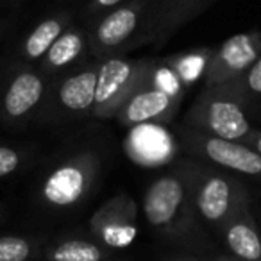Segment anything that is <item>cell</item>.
Returning <instances> with one entry per match:
<instances>
[{"label": "cell", "mask_w": 261, "mask_h": 261, "mask_svg": "<svg viewBox=\"0 0 261 261\" xmlns=\"http://www.w3.org/2000/svg\"><path fill=\"white\" fill-rule=\"evenodd\" d=\"M150 6L152 0H129L90 23V50L93 59L104 61L147 43Z\"/></svg>", "instance_id": "6"}, {"label": "cell", "mask_w": 261, "mask_h": 261, "mask_svg": "<svg viewBox=\"0 0 261 261\" xmlns=\"http://www.w3.org/2000/svg\"><path fill=\"white\" fill-rule=\"evenodd\" d=\"M73 15L70 11H59L50 15L48 18L41 20L23 40L20 56L22 63L33 65V63H41L48 48L58 41V38L72 25Z\"/></svg>", "instance_id": "16"}, {"label": "cell", "mask_w": 261, "mask_h": 261, "mask_svg": "<svg viewBox=\"0 0 261 261\" xmlns=\"http://www.w3.org/2000/svg\"><path fill=\"white\" fill-rule=\"evenodd\" d=\"M113 261H115V259H113Z\"/></svg>", "instance_id": "28"}, {"label": "cell", "mask_w": 261, "mask_h": 261, "mask_svg": "<svg viewBox=\"0 0 261 261\" xmlns=\"http://www.w3.org/2000/svg\"><path fill=\"white\" fill-rule=\"evenodd\" d=\"M102 175V154L97 149H77L58 161L38 188L40 202L56 211L79 206L90 197Z\"/></svg>", "instance_id": "3"}, {"label": "cell", "mask_w": 261, "mask_h": 261, "mask_svg": "<svg viewBox=\"0 0 261 261\" xmlns=\"http://www.w3.org/2000/svg\"><path fill=\"white\" fill-rule=\"evenodd\" d=\"M154 59L113 56L100 61L95 93L93 118L111 120L136 90L149 79Z\"/></svg>", "instance_id": "8"}, {"label": "cell", "mask_w": 261, "mask_h": 261, "mask_svg": "<svg viewBox=\"0 0 261 261\" xmlns=\"http://www.w3.org/2000/svg\"><path fill=\"white\" fill-rule=\"evenodd\" d=\"M218 232L231 256L242 261H261V232L252 213L250 195L242 200Z\"/></svg>", "instance_id": "14"}, {"label": "cell", "mask_w": 261, "mask_h": 261, "mask_svg": "<svg viewBox=\"0 0 261 261\" xmlns=\"http://www.w3.org/2000/svg\"><path fill=\"white\" fill-rule=\"evenodd\" d=\"M50 77L40 66L20 63L0 88V122L8 127L36 120L47 97Z\"/></svg>", "instance_id": "9"}, {"label": "cell", "mask_w": 261, "mask_h": 261, "mask_svg": "<svg viewBox=\"0 0 261 261\" xmlns=\"http://www.w3.org/2000/svg\"><path fill=\"white\" fill-rule=\"evenodd\" d=\"M25 163V152L13 145L0 143V179L13 175Z\"/></svg>", "instance_id": "21"}, {"label": "cell", "mask_w": 261, "mask_h": 261, "mask_svg": "<svg viewBox=\"0 0 261 261\" xmlns=\"http://www.w3.org/2000/svg\"><path fill=\"white\" fill-rule=\"evenodd\" d=\"M43 242L38 236H0V261H31Z\"/></svg>", "instance_id": "19"}, {"label": "cell", "mask_w": 261, "mask_h": 261, "mask_svg": "<svg viewBox=\"0 0 261 261\" xmlns=\"http://www.w3.org/2000/svg\"><path fill=\"white\" fill-rule=\"evenodd\" d=\"M188 88L165 61L154 59L149 79L133 93L115 116L122 125L136 127L145 123H168L175 118Z\"/></svg>", "instance_id": "4"}, {"label": "cell", "mask_w": 261, "mask_h": 261, "mask_svg": "<svg viewBox=\"0 0 261 261\" xmlns=\"http://www.w3.org/2000/svg\"><path fill=\"white\" fill-rule=\"evenodd\" d=\"M243 143H247L249 147H252L256 152L261 154V129H254L252 135L249 136V138L245 140Z\"/></svg>", "instance_id": "23"}, {"label": "cell", "mask_w": 261, "mask_h": 261, "mask_svg": "<svg viewBox=\"0 0 261 261\" xmlns=\"http://www.w3.org/2000/svg\"><path fill=\"white\" fill-rule=\"evenodd\" d=\"M181 145L193 160L215 165L232 174H242L261 185V154L243 142L215 138L182 127Z\"/></svg>", "instance_id": "10"}, {"label": "cell", "mask_w": 261, "mask_h": 261, "mask_svg": "<svg viewBox=\"0 0 261 261\" xmlns=\"http://www.w3.org/2000/svg\"><path fill=\"white\" fill-rule=\"evenodd\" d=\"M249 195L247 186L231 172L195 160L193 199L199 218L204 224L220 231Z\"/></svg>", "instance_id": "7"}, {"label": "cell", "mask_w": 261, "mask_h": 261, "mask_svg": "<svg viewBox=\"0 0 261 261\" xmlns=\"http://www.w3.org/2000/svg\"><path fill=\"white\" fill-rule=\"evenodd\" d=\"M195 160H181L150 181L143 195V215L165 242L185 249H204L202 231L193 199Z\"/></svg>", "instance_id": "1"}, {"label": "cell", "mask_w": 261, "mask_h": 261, "mask_svg": "<svg viewBox=\"0 0 261 261\" xmlns=\"http://www.w3.org/2000/svg\"><path fill=\"white\" fill-rule=\"evenodd\" d=\"M125 2H129V0H86V6L83 9V16L90 23H93L95 20H98L106 13L113 11V9L120 8Z\"/></svg>", "instance_id": "22"}, {"label": "cell", "mask_w": 261, "mask_h": 261, "mask_svg": "<svg viewBox=\"0 0 261 261\" xmlns=\"http://www.w3.org/2000/svg\"><path fill=\"white\" fill-rule=\"evenodd\" d=\"M213 52L215 48L211 47H200L188 52L170 56V58H165V61L177 73V77L182 81V84L190 90L193 84L199 83L200 79H204L207 66H210V61L213 58Z\"/></svg>", "instance_id": "18"}, {"label": "cell", "mask_w": 261, "mask_h": 261, "mask_svg": "<svg viewBox=\"0 0 261 261\" xmlns=\"http://www.w3.org/2000/svg\"><path fill=\"white\" fill-rule=\"evenodd\" d=\"M6 2H9V4H18V2H22V0H6Z\"/></svg>", "instance_id": "27"}, {"label": "cell", "mask_w": 261, "mask_h": 261, "mask_svg": "<svg viewBox=\"0 0 261 261\" xmlns=\"http://www.w3.org/2000/svg\"><path fill=\"white\" fill-rule=\"evenodd\" d=\"M90 50V27L70 25L41 59L40 68L48 77H56L81 66Z\"/></svg>", "instance_id": "15"}, {"label": "cell", "mask_w": 261, "mask_h": 261, "mask_svg": "<svg viewBox=\"0 0 261 261\" xmlns=\"http://www.w3.org/2000/svg\"><path fill=\"white\" fill-rule=\"evenodd\" d=\"M249 113L232 83L204 86L186 113V127L215 138L245 142L254 130Z\"/></svg>", "instance_id": "2"}, {"label": "cell", "mask_w": 261, "mask_h": 261, "mask_svg": "<svg viewBox=\"0 0 261 261\" xmlns=\"http://www.w3.org/2000/svg\"><path fill=\"white\" fill-rule=\"evenodd\" d=\"M4 220H6V207L0 204V224H4Z\"/></svg>", "instance_id": "26"}, {"label": "cell", "mask_w": 261, "mask_h": 261, "mask_svg": "<svg viewBox=\"0 0 261 261\" xmlns=\"http://www.w3.org/2000/svg\"><path fill=\"white\" fill-rule=\"evenodd\" d=\"M213 261H242V259H238V257L231 256V254H225V256H218V257H215Z\"/></svg>", "instance_id": "25"}, {"label": "cell", "mask_w": 261, "mask_h": 261, "mask_svg": "<svg viewBox=\"0 0 261 261\" xmlns=\"http://www.w3.org/2000/svg\"><path fill=\"white\" fill-rule=\"evenodd\" d=\"M163 261H200V259L185 252H172V254H168V256H165Z\"/></svg>", "instance_id": "24"}, {"label": "cell", "mask_w": 261, "mask_h": 261, "mask_svg": "<svg viewBox=\"0 0 261 261\" xmlns=\"http://www.w3.org/2000/svg\"><path fill=\"white\" fill-rule=\"evenodd\" d=\"M138 204L129 193L108 199L90 218V232L93 240L108 249H123L133 243L136 236Z\"/></svg>", "instance_id": "11"}, {"label": "cell", "mask_w": 261, "mask_h": 261, "mask_svg": "<svg viewBox=\"0 0 261 261\" xmlns=\"http://www.w3.org/2000/svg\"><path fill=\"white\" fill-rule=\"evenodd\" d=\"M213 2L215 0H152L147 22V43L158 48L163 47Z\"/></svg>", "instance_id": "13"}, {"label": "cell", "mask_w": 261, "mask_h": 261, "mask_svg": "<svg viewBox=\"0 0 261 261\" xmlns=\"http://www.w3.org/2000/svg\"><path fill=\"white\" fill-rule=\"evenodd\" d=\"M232 84L247 102L249 111L256 104H261V56L238 81H232Z\"/></svg>", "instance_id": "20"}, {"label": "cell", "mask_w": 261, "mask_h": 261, "mask_svg": "<svg viewBox=\"0 0 261 261\" xmlns=\"http://www.w3.org/2000/svg\"><path fill=\"white\" fill-rule=\"evenodd\" d=\"M98 66L100 61L88 63L50 77L47 97L34 122L65 125L93 116Z\"/></svg>", "instance_id": "5"}, {"label": "cell", "mask_w": 261, "mask_h": 261, "mask_svg": "<svg viewBox=\"0 0 261 261\" xmlns=\"http://www.w3.org/2000/svg\"><path fill=\"white\" fill-rule=\"evenodd\" d=\"M113 250L88 238H65L45 250L47 261H113Z\"/></svg>", "instance_id": "17"}, {"label": "cell", "mask_w": 261, "mask_h": 261, "mask_svg": "<svg viewBox=\"0 0 261 261\" xmlns=\"http://www.w3.org/2000/svg\"><path fill=\"white\" fill-rule=\"evenodd\" d=\"M261 56V31H245L215 48L204 75V86L238 81Z\"/></svg>", "instance_id": "12"}]
</instances>
